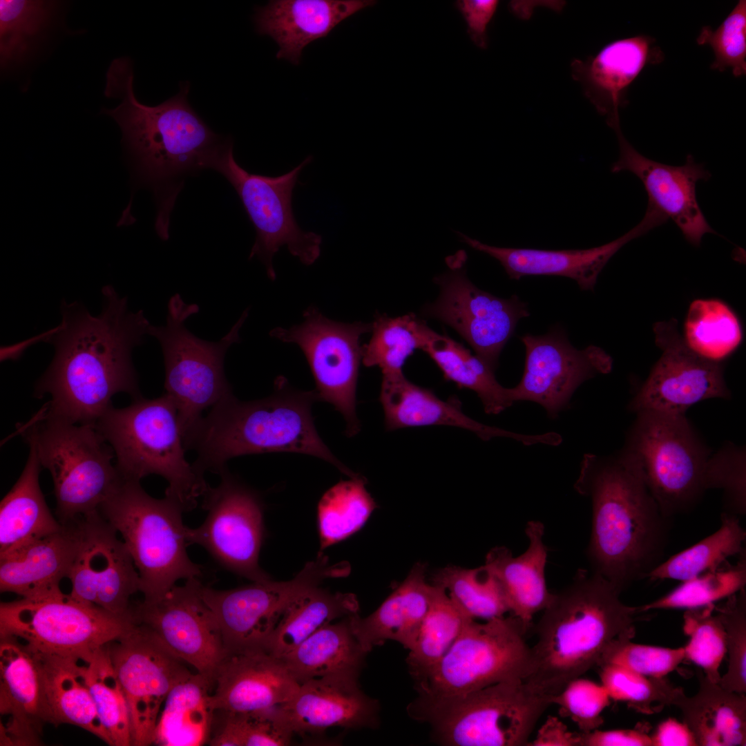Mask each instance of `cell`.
<instances>
[{"label":"cell","instance_id":"1","mask_svg":"<svg viewBox=\"0 0 746 746\" xmlns=\"http://www.w3.org/2000/svg\"><path fill=\"white\" fill-rule=\"evenodd\" d=\"M102 292L103 309L97 316L77 303H61V323L48 341L55 356L35 392L38 397L50 395L44 417L94 426L115 394L142 396L131 354L151 324L142 310H128L127 298L112 286Z\"/></svg>","mask_w":746,"mask_h":746},{"label":"cell","instance_id":"2","mask_svg":"<svg viewBox=\"0 0 746 746\" xmlns=\"http://www.w3.org/2000/svg\"><path fill=\"white\" fill-rule=\"evenodd\" d=\"M574 488L591 501L587 556L591 571L622 592L662 561L671 519L662 513L635 459L587 453Z\"/></svg>","mask_w":746,"mask_h":746},{"label":"cell","instance_id":"3","mask_svg":"<svg viewBox=\"0 0 746 746\" xmlns=\"http://www.w3.org/2000/svg\"><path fill=\"white\" fill-rule=\"evenodd\" d=\"M133 82L130 59H114L104 93L121 102L104 111L119 126L139 181L153 189L158 204L155 229L159 236H166L169 214L180 189L175 183L184 174L209 169L232 142L216 134L190 106L189 82L180 84L177 95L155 106L137 100Z\"/></svg>","mask_w":746,"mask_h":746},{"label":"cell","instance_id":"4","mask_svg":"<svg viewBox=\"0 0 746 746\" xmlns=\"http://www.w3.org/2000/svg\"><path fill=\"white\" fill-rule=\"evenodd\" d=\"M622 591L593 571L580 568L571 582L554 593L536 627L532 668L525 679L555 696L598 666L615 640L633 638L638 606L620 600Z\"/></svg>","mask_w":746,"mask_h":746},{"label":"cell","instance_id":"5","mask_svg":"<svg viewBox=\"0 0 746 746\" xmlns=\"http://www.w3.org/2000/svg\"><path fill=\"white\" fill-rule=\"evenodd\" d=\"M316 399L315 390H296L278 376L266 398L241 401L232 394L213 406L184 440L185 449L195 450L193 465L202 474L219 475L238 456L285 452L318 457L356 477L318 434L311 412Z\"/></svg>","mask_w":746,"mask_h":746},{"label":"cell","instance_id":"6","mask_svg":"<svg viewBox=\"0 0 746 746\" xmlns=\"http://www.w3.org/2000/svg\"><path fill=\"white\" fill-rule=\"evenodd\" d=\"M553 697L516 678L463 695L417 694L407 712L441 745L526 746Z\"/></svg>","mask_w":746,"mask_h":746},{"label":"cell","instance_id":"7","mask_svg":"<svg viewBox=\"0 0 746 746\" xmlns=\"http://www.w3.org/2000/svg\"><path fill=\"white\" fill-rule=\"evenodd\" d=\"M94 426L113 448L124 479L162 477L168 482L165 496L184 511L195 508L204 495L209 486L185 457L177 409L167 394L140 396L124 408L112 406Z\"/></svg>","mask_w":746,"mask_h":746},{"label":"cell","instance_id":"8","mask_svg":"<svg viewBox=\"0 0 746 746\" xmlns=\"http://www.w3.org/2000/svg\"><path fill=\"white\" fill-rule=\"evenodd\" d=\"M99 511L122 535L144 600H157L179 580L202 576V567L188 555L184 511L175 499L152 497L140 481L122 477Z\"/></svg>","mask_w":746,"mask_h":746},{"label":"cell","instance_id":"9","mask_svg":"<svg viewBox=\"0 0 746 746\" xmlns=\"http://www.w3.org/2000/svg\"><path fill=\"white\" fill-rule=\"evenodd\" d=\"M199 311L176 294L167 307L166 324L150 325L148 334L160 344L165 368L164 388L177 409L183 441L198 423L208 407L233 394L224 373L228 349L240 343V329L249 314L246 309L229 332L220 341L198 338L186 327V320Z\"/></svg>","mask_w":746,"mask_h":746},{"label":"cell","instance_id":"10","mask_svg":"<svg viewBox=\"0 0 746 746\" xmlns=\"http://www.w3.org/2000/svg\"><path fill=\"white\" fill-rule=\"evenodd\" d=\"M635 414L622 450L637 462L664 516L694 509L707 491L704 474L711 450L686 415Z\"/></svg>","mask_w":746,"mask_h":746},{"label":"cell","instance_id":"11","mask_svg":"<svg viewBox=\"0 0 746 746\" xmlns=\"http://www.w3.org/2000/svg\"><path fill=\"white\" fill-rule=\"evenodd\" d=\"M133 615L119 616L61 591L1 602L0 635L33 655L84 659L134 626Z\"/></svg>","mask_w":746,"mask_h":746},{"label":"cell","instance_id":"12","mask_svg":"<svg viewBox=\"0 0 746 746\" xmlns=\"http://www.w3.org/2000/svg\"><path fill=\"white\" fill-rule=\"evenodd\" d=\"M28 432L51 474L62 524L98 510L122 479L113 448L95 426L43 417Z\"/></svg>","mask_w":746,"mask_h":746},{"label":"cell","instance_id":"13","mask_svg":"<svg viewBox=\"0 0 746 746\" xmlns=\"http://www.w3.org/2000/svg\"><path fill=\"white\" fill-rule=\"evenodd\" d=\"M528 631L516 617L484 622L469 619L441 660L415 682L418 694L463 695L512 679H526L532 668Z\"/></svg>","mask_w":746,"mask_h":746},{"label":"cell","instance_id":"14","mask_svg":"<svg viewBox=\"0 0 746 746\" xmlns=\"http://www.w3.org/2000/svg\"><path fill=\"white\" fill-rule=\"evenodd\" d=\"M312 159L307 156L289 172L276 177L250 173L235 160L232 143L209 167L223 175L238 193L256 232L249 258L257 257L272 281L276 278L273 258L282 247L307 266L321 256L322 236L300 227L292 206L300 173Z\"/></svg>","mask_w":746,"mask_h":746},{"label":"cell","instance_id":"15","mask_svg":"<svg viewBox=\"0 0 746 746\" xmlns=\"http://www.w3.org/2000/svg\"><path fill=\"white\" fill-rule=\"evenodd\" d=\"M350 571L347 562L331 565L326 556L318 555L289 581L270 579L230 590H217L202 584L200 591L218 622L228 653L265 649L293 597L325 579L345 577Z\"/></svg>","mask_w":746,"mask_h":746},{"label":"cell","instance_id":"16","mask_svg":"<svg viewBox=\"0 0 746 746\" xmlns=\"http://www.w3.org/2000/svg\"><path fill=\"white\" fill-rule=\"evenodd\" d=\"M304 321L289 328L276 327L269 334L295 343L304 353L312 372L318 399L333 405L346 421L349 437L360 430L356 417V385L362 361L361 336L372 331L369 323L338 322L311 306Z\"/></svg>","mask_w":746,"mask_h":746},{"label":"cell","instance_id":"17","mask_svg":"<svg viewBox=\"0 0 746 746\" xmlns=\"http://www.w3.org/2000/svg\"><path fill=\"white\" fill-rule=\"evenodd\" d=\"M219 475V484L209 486L203 496L204 521L197 528L186 527L187 542L201 546L237 575L252 582L269 580L258 564L264 530L260 498L227 467Z\"/></svg>","mask_w":746,"mask_h":746},{"label":"cell","instance_id":"18","mask_svg":"<svg viewBox=\"0 0 746 746\" xmlns=\"http://www.w3.org/2000/svg\"><path fill=\"white\" fill-rule=\"evenodd\" d=\"M198 578L175 585L155 601L132 606L134 622L162 647L213 683L228 654L218 622L201 595Z\"/></svg>","mask_w":746,"mask_h":746},{"label":"cell","instance_id":"19","mask_svg":"<svg viewBox=\"0 0 746 746\" xmlns=\"http://www.w3.org/2000/svg\"><path fill=\"white\" fill-rule=\"evenodd\" d=\"M466 258L465 251H459L446 258L449 270L435 278L440 296L427 307L426 314L455 329L475 354L495 370L517 322L529 312L515 295L501 298L473 285L466 274Z\"/></svg>","mask_w":746,"mask_h":746},{"label":"cell","instance_id":"20","mask_svg":"<svg viewBox=\"0 0 746 746\" xmlns=\"http://www.w3.org/2000/svg\"><path fill=\"white\" fill-rule=\"evenodd\" d=\"M653 332L662 353L629 402L630 411L685 415L690 407L702 401L731 397L722 362L692 351L680 336L676 319L656 323Z\"/></svg>","mask_w":746,"mask_h":746},{"label":"cell","instance_id":"21","mask_svg":"<svg viewBox=\"0 0 746 746\" xmlns=\"http://www.w3.org/2000/svg\"><path fill=\"white\" fill-rule=\"evenodd\" d=\"M108 649L128 703L132 745L153 744L166 697L191 673L184 662L135 623L126 633L109 643Z\"/></svg>","mask_w":746,"mask_h":746},{"label":"cell","instance_id":"22","mask_svg":"<svg viewBox=\"0 0 746 746\" xmlns=\"http://www.w3.org/2000/svg\"><path fill=\"white\" fill-rule=\"evenodd\" d=\"M73 524L77 548L67 576L70 595L114 615H131L130 599L140 591V577L126 544L99 510Z\"/></svg>","mask_w":746,"mask_h":746},{"label":"cell","instance_id":"23","mask_svg":"<svg viewBox=\"0 0 746 746\" xmlns=\"http://www.w3.org/2000/svg\"><path fill=\"white\" fill-rule=\"evenodd\" d=\"M521 340L525 365L519 383L511 388L514 401L538 403L552 419L568 406L581 384L613 367V358L603 349L591 345L577 350L560 329L541 336L526 334Z\"/></svg>","mask_w":746,"mask_h":746},{"label":"cell","instance_id":"24","mask_svg":"<svg viewBox=\"0 0 746 746\" xmlns=\"http://www.w3.org/2000/svg\"><path fill=\"white\" fill-rule=\"evenodd\" d=\"M614 131L620 155L612 165L611 172L628 171L635 175L647 193L648 204L673 220L693 245L699 246L705 233H716L707 222L696 198L697 182L711 178L704 165L696 163L691 155L687 156L682 166L651 160L633 148L623 135L620 126Z\"/></svg>","mask_w":746,"mask_h":746},{"label":"cell","instance_id":"25","mask_svg":"<svg viewBox=\"0 0 746 746\" xmlns=\"http://www.w3.org/2000/svg\"><path fill=\"white\" fill-rule=\"evenodd\" d=\"M667 218L647 207L643 219L624 235L603 245L586 249L544 250L498 247L456 231L472 249L497 260L510 278L528 276H557L574 280L582 290H593L597 277L611 258L624 245L664 224Z\"/></svg>","mask_w":746,"mask_h":746},{"label":"cell","instance_id":"26","mask_svg":"<svg viewBox=\"0 0 746 746\" xmlns=\"http://www.w3.org/2000/svg\"><path fill=\"white\" fill-rule=\"evenodd\" d=\"M358 677L341 673L309 680L277 709L291 731L302 736L334 727L375 728L380 705L362 691Z\"/></svg>","mask_w":746,"mask_h":746},{"label":"cell","instance_id":"27","mask_svg":"<svg viewBox=\"0 0 746 746\" xmlns=\"http://www.w3.org/2000/svg\"><path fill=\"white\" fill-rule=\"evenodd\" d=\"M664 59L653 37L636 35L614 40L584 60L574 59L571 74L586 98L614 130L620 126L619 109L628 103L630 85L646 66L660 64Z\"/></svg>","mask_w":746,"mask_h":746},{"label":"cell","instance_id":"28","mask_svg":"<svg viewBox=\"0 0 746 746\" xmlns=\"http://www.w3.org/2000/svg\"><path fill=\"white\" fill-rule=\"evenodd\" d=\"M300 685L283 662L264 649L230 653L216 672L211 705L221 712L262 711L289 701Z\"/></svg>","mask_w":746,"mask_h":746},{"label":"cell","instance_id":"29","mask_svg":"<svg viewBox=\"0 0 746 746\" xmlns=\"http://www.w3.org/2000/svg\"><path fill=\"white\" fill-rule=\"evenodd\" d=\"M1 743L9 745H37L44 726L54 725L37 658L15 640L0 644Z\"/></svg>","mask_w":746,"mask_h":746},{"label":"cell","instance_id":"30","mask_svg":"<svg viewBox=\"0 0 746 746\" xmlns=\"http://www.w3.org/2000/svg\"><path fill=\"white\" fill-rule=\"evenodd\" d=\"M379 399L388 431L410 427L448 425L471 431L484 441L500 437L515 439L525 446L537 443L551 446L555 440L551 432L523 434L481 423L463 412L458 399L443 401L431 390L408 381L403 372L383 374Z\"/></svg>","mask_w":746,"mask_h":746},{"label":"cell","instance_id":"31","mask_svg":"<svg viewBox=\"0 0 746 746\" xmlns=\"http://www.w3.org/2000/svg\"><path fill=\"white\" fill-rule=\"evenodd\" d=\"M373 0H274L256 9V31L278 45L277 59L298 64L303 49Z\"/></svg>","mask_w":746,"mask_h":746},{"label":"cell","instance_id":"32","mask_svg":"<svg viewBox=\"0 0 746 746\" xmlns=\"http://www.w3.org/2000/svg\"><path fill=\"white\" fill-rule=\"evenodd\" d=\"M77 548L74 524L0 554V590L32 598L61 592Z\"/></svg>","mask_w":746,"mask_h":746},{"label":"cell","instance_id":"33","mask_svg":"<svg viewBox=\"0 0 746 746\" xmlns=\"http://www.w3.org/2000/svg\"><path fill=\"white\" fill-rule=\"evenodd\" d=\"M525 533L528 546L523 553L513 557L508 548L494 547L486 554L484 564L498 580L509 612L528 631L534 616L546 608L553 593L545 579L548 548L544 542V526L530 521Z\"/></svg>","mask_w":746,"mask_h":746},{"label":"cell","instance_id":"34","mask_svg":"<svg viewBox=\"0 0 746 746\" xmlns=\"http://www.w3.org/2000/svg\"><path fill=\"white\" fill-rule=\"evenodd\" d=\"M426 565L416 563L403 581L370 615L350 616L352 630L363 649L370 652L388 640L410 651L427 613L432 584L426 580Z\"/></svg>","mask_w":746,"mask_h":746},{"label":"cell","instance_id":"35","mask_svg":"<svg viewBox=\"0 0 746 746\" xmlns=\"http://www.w3.org/2000/svg\"><path fill=\"white\" fill-rule=\"evenodd\" d=\"M697 693L683 694L674 705L680 709L697 746L746 745V696L729 691L697 671Z\"/></svg>","mask_w":746,"mask_h":746},{"label":"cell","instance_id":"36","mask_svg":"<svg viewBox=\"0 0 746 746\" xmlns=\"http://www.w3.org/2000/svg\"><path fill=\"white\" fill-rule=\"evenodd\" d=\"M350 616L324 626L278 658L300 685L335 674L359 676L367 653L354 633Z\"/></svg>","mask_w":746,"mask_h":746},{"label":"cell","instance_id":"37","mask_svg":"<svg viewBox=\"0 0 746 746\" xmlns=\"http://www.w3.org/2000/svg\"><path fill=\"white\" fill-rule=\"evenodd\" d=\"M28 442L24 469L0 504V554L63 527L46 503L39 483L41 466L37 451L33 442Z\"/></svg>","mask_w":746,"mask_h":746},{"label":"cell","instance_id":"38","mask_svg":"<svg viewBox=\"0 0 746 746\" xmlns=\"http://www.w3.org/2000/svg\"><path fill=\"white\" fill-rule=\"evenodd\" d=\"M33 656L41 668L54 725L77 726L112 745L86 681L84 659Z\"/></svg>","mask_w":746,"mask_h":746},{"label":"cell","instance_id":"39","mask_svg":"<svg viewBox=\"0 0 746 746\" xmlns=\"http://www.w3.org/2000/svg\"><path fill=\"white\" fill-rule=\"evenodd\" d=\"M213 682L197 672L177 684L162 707L153 744L199 746L208 740L214 712L211 702Z\"/></svg>","mask_w":746,"mask_h":746},{"label":"cell","instance_id":"40","mask_svg":"<svg viewBox=\"0 0 746 746\" xmlns=\"http://www.w3.org/2000/svg\"><path fill=\"white\" fill-rule=\"evenodd\" d=\"M358 610L353 593H331L319 585L310 587L287 604L264 650L281 658L321 628Z\"/></svg>","mask_w":746,"mask_h":746},{"label":"cell","instance_id":"41","mask_svg":"<svg viewBox=\"0 0 746 746\" xmlns=\"http://www.w3.org/2000/svg\"><path fill=\"white\" fill-rule=\"evenodd\" d=\"M435 362L447 381L475 392L488 414H497L515 403L511 388L496 379L494 371L476 354L428 326L422 348Z\"/></svg>","mask_w":746,"mask_h":746},{"label":"cell","instance_id":"42","mask_svg":"<svg viewBox=\"0 0 746 746\" xmlns=\"http://www.w3.org/2000/svg\"><path fill=\"white\" fill-rule=\"evenodd\" d=\"M746 531L739 517L723 512L719 528L691 547L663 560L648 575L651 581L685 582L714 571L745 551Z\"/></svg>","mask_w":746,"mask_h":746},{"label":"cell","instance_id":"43","mask_svg":"<svg viewBox=\"0 0 746 746\" xmlns=\"http://www.w3.org/2000/svg\"><path fill=\"white\" fill-rule=\"evenodd\" d=\"M469 619L472 618L458 609L441 586L432 583L427 613L406 658L409 672L414 681L421 678L441 660Z\"/></svg>","mask_w":746,"mask_h":746},{"label":"cell","instance_id":"44","mask_svg":"<svg viewBox=\"0 0 746 746\" xmlns=\"http://www.w3.org/2000/svg\"><path fill=\"white\" fill-rule=\"evenodd\" d=\"M687 345L697 354L722 362L740 344L743 331L736 314L718 299H696L689 305L685 322Z\"/></svg>","mask_w":746,"mask_h":746},{"label":"cell","instance_id":"45","mask_svg":"<svg viewBox=\"0 0 746 746\" xmlns=\"http://www.w3.org/2000/svg\"><path fill=\"white\" fill-rule=\"evenodd\" d=\"M364 478L357 475L328 489L318 505L321 553L359 530L376 504L365 488Z\"/></svg>","mask_w":746,"mask_h":746},{"label":"cell","instance_id":"46","mask_svg":"<svg viewBox=\"0 0 746 746\" xmlns=\"http://www.w3.org/2000/svg\"><path fill=\"white\" fill-rule=\"evenodd\" d=\"M432 581L468 618L486 621L509 612L498 580L485 564L473 568L448 566L437 571Z\"/></svg>","mask_w":746,"mask_h":746},{"label":"cell","instance_id":"47","mask_svg":"<svg viewBox=\"0 0 746 746\" xmlns=\"http://www.w3.org/2000/svg\"><path fill=\"white\" fill-rule=\"evenodd\" d=\"M84 671L97 711L112 745H132L128 703L113 667L108 645L84 659Z\"/></svg>","mask_w":746,"mask_h":746},{"label":"cell","instance_id":"48","mask_svg":"<svg viewBox=\"0 0 746 746\" xmlns=\"http://www.w3.org/2000/svg\"><path fill=\"white\" fill-rule=\"evenodd\" d=\"M372 325V337L362 347V362L379 367L383 374L402 372L406 359L424 345L427 325L413 314H377Z\"/></svg>","mask_w":746,"mask_h":746},{"label":"cell","instance_id":"49","mask_svg":"<svg viewBox=\"0 0 746 746\" xmlns=\"http://www.w3.org/2000/svg\"><path fill=\"white\" fill-rule=\"evenodd\" d=\"M736 564L728 562L682 583L664 596L638 606L640 613L654 609H692L703 606L733 595L745 588L746 551Z\"/></svg>","mask_w":746,"mask_h":746},{"label":"cell","instance_id":"50","mask_svg":"<svg viewBox=\"0 0 746 746\" xmlns=\"http://www.w3.org/2000/svg\"><path fill=\"white\" fill-rule=\"evenodd\" d=\"M57 5L52 1H0V52L3 67L24 60L30 53L32 41L46 26Z\"/></svg>","mask_w":746,"mask_h":746},{"label":"cell","instance_id":"51","mask_svg":"<svg viewBox=\"0 0 746 746\" xmlns=\"http://www.w3.org/2000/svg\"><path fill=\"white\" fill-rule=\"evenodd\" d=\"M600 667L601 684L611 699L622 701L638 712L653 714L667 705H674L684 693L665 677L642 675L613 664Z\"/></svg>","mask_w":746,"mask_h":746},{"label":"cell","instance_id":"52","mask_svg":"<svg viewBox=\"0 0 746 746\" xmlns=\"http://www.w3.org/2000/svg\"><path fill=\"white\" fill-rule=\"evenodd\" d=\"M714 606L711 604L686 610L682 629L689 640L683 647L685 659L700 667L711 681L718 683L719 669L727 652L726 635Z\"/></svg>","mask_w":746,"mask_h":746},{"label":"cell","instance_id":"53","mask_svg":"<svg viewBox=\"0 0 746 746\" xmlns=\"http://www.w3.org/2000/svg\"><path fill=\"white\" fill-rule=\"evenodd\" d=\"M220 730L210 740L213 746H285L294 733L277 707L258 711L222 712Z\"/></svg>","mask_w":746,"mask_h":746},{"label":"cell","instance_id":"54","mask_svg":"<svg viewBox=\"0 0 746 746\" xmlns=\"http://www.w3.org/2000/svg\"><path fill=\"white\" fill-rule=\"evenodd\" d=\"M745 461V448L727 442L711 454L704 474L705 490H722L723 512L737 517L746 514Z\"/></svg>","mask_w":746,"mask_h":746},{"label":"cell","instance_id":"55","mask_svg":"<svg viewBox=\"0 0 746 746\" xmlns=\"http://www.w3.org/2000/svg\"><path fill=\"white\" fill-rule=\"evenodd\" d=\"M698 45H709L714 54L712 70L723 72L728 68L734 76L746 74V1L740 0L714 30L703 26L696 39Z\"/></svg>","mask_w":746,"mask_h":746},{"label":"cell","instance_id":"56","mask_svg":"<svg viewBox=\"0 0 746 746\" xmlns=\"http://www.w3.org/2000/svg\"><path fill=\"white\" fill-rule=\"evenodd\" d=\"M714 611L725 631L728 667L718 684L725 689L746 693V591L743 588L727 597Z\"/></svg>","mask_w":746,"mask_h":746},{"label":"cell","instance_id":"57","mask_svg":"<svg viewBox=\"0 0 746 746\" xmlns=\"http://www.w3.org/2000/svg\"><path fill=\"white\" fill-rule=\"evenodd\" d=\"M685 659L684 647L676 649L637 644L624 638L613 642L598 667L613 664L644 676L662 678Z\"/></svg>","mask_w":746,"mask_h":746},{"label":"cell","instance_id":"58","mask_svg":"<svg viewBox=\"0 0 746 746\" xmlns=\"http://www.w3.org/2000/svg\"><path fill=\"white\" fill-rule=\"evenodd\" d=\"M610 700L602 684L580 677L555 695L553 704L558 706L561 716L570 718L580 732L587 733L603 724L602 713L610 704Z\"/></svg>","mask_w":746,"mask_h":746},{"label":"cell","instance_id":"59","mask_svg":"<svg viewBox=\"0 0 746 746\" xmlns=\"http://www.w3.org/2000/svg\"><path fill=\"white\" fill-rule=\"evenodd\" d=\"M499 1L497 0H459L455 1L456 8L460 11L468 26V33L473 43L479 48L488 46L487 28L492 20Z\"/></svg>","mask_w":746,"mask_h":746},{"label":"cell","instance_id":"60","mask_svg":"<svg viewBox=\"0 0 746 746\" xmlns=\"http://www.w3.org/2000/svg\"><path fill=\"white\" fill-rule=\"evenodd\" d=\"M581 734V746H651L650 736L638 729H595Z\"/></svg>","mask_w":746,"mask_h":746},{"label":"cell","instance_id":"61","mask_svg":"<svg viewBox=\"0 0 746 746\" xmlns=\"http://www.w3.org/2000/svg\"><path fill=\"white\" fill-rule=\"evenodd\" d=\"M532 746H581V734L572 732L557 717L548 716L538 729Z\"/></svg>","mask_w":746,"mask_h":746},{"label":"cell","instance_id":"62","mask_svg":"<svg viewBox=\"0 0 746 746\" xmlns=\"http://www.w3.org/2000/svg\"><path fill=\"white\" fill-rule=\"evenodd\" d=\"M650 737L651 746H697L689 728L671 718L661 722Z\"/></svg>","mask_w":746,"mask_h":746},{"label":"cell","instance_id":"63","mask_svg":"<svg viewBox=\"0 0 746 746\" xmlns=\"http://www.w3.org/2000/svg\"><path fill=\"white\" fill-rule=\"evenodd\" d=\"M57 329L58 326L20 343L9 346L1 347L0 351L1 361H4L6 360H17L28 347L39 341L48 342L51 336L57 332Z\"/></svg>","mask_w":746,"mask_h":746}]
</instances>
